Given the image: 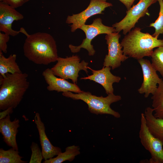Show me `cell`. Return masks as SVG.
I'll return each instance as SVG.
<instances>
[{"label": "cell", "mask_w": 163, "mask_h": 163, "mask_svg": "<svg viewBox=\"0 0 163 163\" xmlns=\"http://www.w3.org/2000/svg\"><path fill=\"white\" fill-rule=\"evenodd\" d=\"M112 6V4L107 2L106 0H90L88 6L84 10L79 13L68 16L66 23L72 24L70 26L71 31L74 32L85 24L89 18L96 14H102V11L106 8Z\"/></svg>", "instance_id": "cell-9"}, {"label": "cell", "mask_w": 163, "mask_h": 163, "mask_svg": "<svg viewBox=\"0 0 163 163\" xmlns=\"http://www.w3.org/2000/svg\"><path fill=\"white\" fill-rule=\"evenodd\" d=\"M62 95L74 100H81L88 105V109L91 113L98 114H107L116 118L120 117V113L113 110L111 104L121 99V97L113 93L108 94L106 97L97 96L88 91H82L78 93L73 94L70 91L62 92Z\"/></svg>", "instance_id": "cell-4"}, {"label": "cell", "mask_w": 163, "mask_h": 163, "mask_svg": "<svg viewBox=\"0 0 163 163\" xmlns=\"http://www.w3.org/2000/svg\"><path fill=\"white\" fill-rule=\"evenodd\" d=\"M19 126V119L15 118L11 121L10 115L0 120V132L3 136L4 141L8 145L17 150L18 148L16 136Z\"/></svg>", "instance_id": "cell-16"}, {"label": "cell", "mask_w": 163, "mask_h": 163, "mask_svg": "<svg viewBox=\"0 0 163 163\" xmlns=\"http://www.w3.org/2000/svg\"><path fill=\"white\" fill-rule=\"evenodd\" d=\"M152 107L155 117L163 118V79L158 84L157 87L152 95Z\"/></svg>", "instance_id": "cell-20"}, {"label": "cell", "mask_w": 163, "mask_h": 163, "mask_svg": "<svg viewBox=\"0 0 163 163\" xmlns=\"http://www.w3.org/2000/svg\"><path fill=\"white\" fill-rule=\"evenodd\" d=\"M30 0H0V2L5 3L15 8L20 7Z\"/></svg>", "instance_id": "cell-26"}, {"label": "cell", "mask_w": 163, "mask_h": 163, "mask_svg": "<svg viewBox=\"0 0 163 163\" xmlns=\"http://www.w3.org/2000/svg\"><path fill=\"white\" fill-rule=\"evenodd\" d=\"M120 37L119 32H116L107 34L105 36L108 53L104 59L103 67H110L113 70L119 67L121 62L129 57L123 54L122 47L119 41Z\"/></svg>", "instance_id": "cell-10"}, {"label": "cell", "mask_w": 163, "mask_h": 163, "mask_svg": "<svg viewBox=\"0 0 163 163\" xmlns=\"http://www.w3.org/2000/svg\"><path fill=\"white\" fill-rule=\"evenodd\" d=\"M120 44L124 55L138 60L151 57L154 48L163 45V39L142 32L140 28L136 27L125 35Z\"/></svg>", "instance_id": "cell-2"}, {"label": "cell", "mask_w": 163, "mask_h": 163, "mask_svg": "<svg viewBox=\"0 0 163 163\" xmlns=\"http://www.w3.org/2000/svg\"><path fill=\"white\" fill-rule=\"evenodd\" d=\"M154 109L150 107L145 111V115L147 126L151 133L163 143V118L155 117Z\"/></svg>", "instance_id": "cell-17"}, {"label": "cell", "mask_w": 163, "mask_h": 163, "mask_svg": "<svg viewBox=\"0 0 163 163\" xmlns=\"http://www.w3.org/2000/svg\"><path fill=\"white\" fill-rule=\"evenodd\" d=\"M25 73L6 74L0 78V109L15 108L28 89L29 82Z\"/></svg>", "instance_id": "cell-3"}, {"label": "cell", "mask_w": 163, "mask_h": 163, "mask_svg": "<svg viewBox=\"0 0 163 163\" xmlns=\"http://www.w3.org/2000/svg\"><path fill=\"white\" fill-rule=\"evenodd\" d=\"M23 15L15 8L2 2H0V31L12 36L20 33L25 35L27 32L23 27L19 31L13 30L12 24L14 21L22 20Z\"/></svg>", "instance_id": "cell-12"}, {"label": "cell", "mask_w": 163, "mask_h": 163, "mask_svg": "<svg viewBox=\"0 0 163 163\" xmlns=\"http://www.w3.org/2000/svg\"><path fill=\"white\" fill-rule=\"evenodd\" d=\"M127 8V10H129L133 5L135 0H119Z\"/></svg>", "instance_id": "cell-28"}, {"label": "cell", "mask_w": 163, "mask_h": 163, "mask_svg": "<svg viewBox=\"0 0 163 163\" xmlns=\"http://www.w3.org/2000/svg\"><path fill=\"white\" fill-rule=\"evenodd\" d=\"M151 57L153 67L163 77V45L154 50Z\"/></svg>", "instance_id": "cell-22"}, {"label": "cell", "mask_w": 163, "mask_h": 163, "mask_svg": "<svg viewBox=\"0 0 163 163\" xmlns=\"http://www.w3.org/2000/svg\"><path fill=\"white\" fill-rule=\"evenodd\" d=\"M34 121L39 132L43 159L46 160L53 158L62 152L61 149L54 146L48 139L45 133L44 124L41 121L40 115L38 113H35Z\"/></svg>", "instance_id": "cell-15"}, {"label": "cell", "mask_w": 163, "mask_h": 163, "mask_svg": "<svg viewBox=\"0 0 163 163\" xmlns=\"http://www.w3.org/2000/svg\"><path fill=\"white\" fill-rule=\"evenodd\" d=\"M42 75L48 85L47 89L49 91L62 92L70 91L76 93L82 91L76 84L70 83L66 79L56 77L51 69L47 68L44 70Z\"/></svg>", "instance_id": "cell-14"}, {"label": "cell", "mask_w": 163, "mask_h": 163, "mask_svg": "<svg viewBox=\"0 0 163 163\" xmlns=\"http://www.w3.org/2000/svg\"><path fill=\"white\" fill-rule=\"evenodd\" d=\"M23 46L24 56L38 65H48L58 58L56 41L50 34L38 32L26 36Z\"/></svg>", "instance_id": "cell-1"}, {"label": "cell", "mask_w": 163, "mask_h": 163, "mask_svg": "<svg viewBox=\"0 0 163 163\" xmlns=\"http://www.w3.org/2000/svg\"><path fill=\"white\" fill-rule=\"evenodd\" d=\"M9 36L7 34L0 32V51L7 53V43L9 40Z\"/></svg>", "instance_id": "cell-25"}, {"label": "cell", "mask_w": 163, "mask_h": 163, "mask_svg": "<svg viewBox=\"0 0 163 163\" xmlns=\"http://www.w3.org/2000/svg\"><path fill=\"white\" fill-rule=\"evenodd\" d=\"M80 154L79 147L72 145L67 147L64 152H61L56 157L45 160L43 163H61L66 161H71Z\"/></svg>", "instance_id": "cell-19"}, {"label": "cell", "mask_w": 163, "mask_h": 163, "mask_svg": "<svg viewBox=\"0 0 163 163\" xmlns=\"http://www.w3.org/2000/svg\"><path fill=\"white\" fill-rule=\"evenodd\" d=\"M160 6L159 16L154 22L150 24L149 27H153L155 31L152 35L158 38L160 34H163V0H158Z\"/></svg>", "instance_id": "cell-23"}, {"label": "cell", "mask_w": 163, "mask_h": 163, "mask_svg": "<svg viewBox=\"0 0 163 163\" xmlns=\"http://www.w3.org/2000/svg\"><path fill=\"white\" fill-rule=\"evenodd\" d=\"M157 1L158 0H139L136 5L127 10L122 20L112 25L116 32L122 31L123 34H126L134 27L140 18L149 14L148 8Z\"/></svg>", "instance_id": "cell-8"}, {"label": "cell", "mask_w": 163, "mask_h": 163, "mask_svg": "<svg viewBox=\"0 0 163 163\" xmlns=\"http://www.w3.org/2000/svg\"><path fill=\"white\" fill-rule=\"evenodd\" d=\"M13 108L9 107L0 112V120L4 119L13 112Z\"/></svg>", "instance_id": "cell-27"}, {"label": "cell", "mask_w": 163, "mask_h": 163, "mask_svg": "<svg viewBox=\"0 0 163 163\" xmlns=\"http://www.w3.org/2000/svg\"><path fill=\"white\" fill-rule=\"evenodd\" d=\"M139 136L141 144L150 154L149 163H163V143L150 132L143 113L141 114Z\"/></svg>", "instance_id": "cell-7"}, {"label": "cell", "mask_w": 163, "mask_h": 163, "mask_svg": "<svg viewBox=\"0 0 163 163\" xmlns=\"http://www.w3.org/2000/svg\"><path fill=\"white\" fill-rule=\"evenodd\" d=\"M2 53L0 51V76L4 77L8 73L14 74L22 72L16 62V54L10 55L6 58L3 55Z\"/></svg>", "instance_id": "cell-18"}, {"label": "cell", "mask_w": 163, "mask_h": 163, "mask_svg": "<svg viewBox=\"0 0 163 163\" xmlns=\"http://www.w3.org/2000/svg\"><path fill=\"white\" fill-rule=\"evenodd\" d=\"M32 152L30 163H41L43 159L41 152L38 144L33 142L30 146Z\"/></svg>", "instance_id": "cell-24"}, {"label": "cell", "mask_w": 163, "mask_h": 163, "mask_svg": "<svg viewBox=\"0 0 163 163\" xmlns=\"http://www.w3.org/2000/svg\"><path fill=\"white\" fill-rule=\"evenodd\" d=\"M80 58L77 55H73L66 58L58 57L56 64L51 68L56 76L64 79H71L74 83L77 84L78 73L84 70L88 74V63L83 60L81 62Z\"/></svg>", "instance_id": "cell-5"}, {"label": "cell", "mask_w": 163, "mask_h": 163, "mask_svg": "<svg viewBox=\"0 0 163 163\" xmlns=\"http://www.w3.org/2000/svg\"><path fill=\"white\" fill-rule=\"evenodd\" d=\"M85 34V38L83 39L82 43L76 46L69 44V47L72 53H77L80 51L81 48L86 50L90 56H93L95 52L93 45L91 44L92 40L97 35L101 34H108L115 32V28L104 25L102 20L100 18L95 19L92 23L89 25L85 24L80 28Z\"/></svg>", "instance_id": "cell-6"}, {"label": "cell", "mask_w": 163, "mask_h": 163, "mask_svg": "<svg viewBox=\"0 0 163 163\" xmlns=\"http://www.w3.org/2000/svg\"><path fill=\"white\" fill-rule=\"evenodd\" d=\"M88 69L91 71L92 74L80 78L81 79H89L101 85L104 89L106 93L108 95L113 93V85L114 83H118L121 78L113 75L110 72L111 67H103L99 70L93 69L89 67Z\"/></svg>", "instance_id": "cell-13"}, {"label": "cell", "mask_w": 163, "mask_h": 163, "mask_svg": "<svg viewBox=\"0 0 163 163\" xmlns=\"http://www.w3.org/2000/svg\"><path fill=\"white\" fill-rule=\"evenodd\" d=\"M137 60L141 66L143 78V82L138 91L147 98L150 94H154L162 79L159 77L156 70L149 60L143 58Z\"/></svg>", "instance_id": "cell-11"}, {"label": "cell", "mask_w": 163, "mask_h": 163, "mask_svg": "<svg viewBox=\"0 0 163 163\" xmlns=\"http://www.w3.org/2000/svg\"><path fill=\"white\" fill-rule=\"evenodd\" d=\"M23 157L20 155L18 150L12 148L8 150L0 149V163H26L22 160Z\"/></svg>", "instance_id": "cell-21"}]
</instances>
